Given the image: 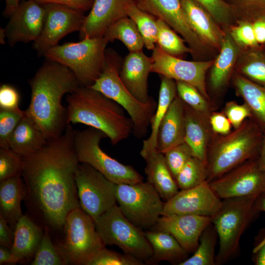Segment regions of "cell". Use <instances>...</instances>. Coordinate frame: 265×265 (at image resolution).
Returning a JSON list of instances; mask_svg holds the SVG:
<instances>
[{
    "label": "cell",
    "mask_w": 265,
    "mask_h": 265,
    "mask_svg": "<svg viewBox=\"0 0 265 265\" xmlns=\"http://www.w3.org/2000/svg\"><path fill=\"white\" fill-rule=\"evenodd\" d=\"M43 4H55L66 6L84 12L90 10L94 0H34Z\"/></svg>",
    "instance_id": "51"
},
{
    "label": "cell",
    "mask_w": 265,
    "mask_h": 265,
    "mask_svg": "<svg viewBox=\"0 0 265 265\" xmlns=\"http://www.w3.org/2000/svg\"><path fill=\"white\" fill-rule=\"evenodd\" d=\"M6 38L5 32L4 28H0V43L1 44H4L5 40Z\"/></svg>",
    "instance_id": "59"
},
{
    "label": "cell",
    "mask_w": 265,
    "mask_h": 265,
    "mask_svg": "<svg viewBox=\"0 0 265 265\" xmlns=\"http://www.w3.org/2000/svg\"><path fill=\"white\" fill-rule=\"evenodd\" d=\"M127 16L136 24L144 41V47L153 50L158 34L157 19L138 8L132 1L127 7Z\"/></svg>",
    "instance_id": "37"
},
{
    "label": "cell",
    "mask_w": 265,
    "mask_h": 265,
    "mask_svg": "<svg viewBox=\"0 0 265 265\" xmlns=\"http://www.w3.org/2000/svg\"><path fill=\"white\" fill-rule=\"evenodd\" d=\"M45 13L44 4L34 0L21 2L4 28L9 46L36 41L43 28Z\"/></svg>",
    "instance_id": "18"
},
{
    "label": "cell",
    "mask_w": 265,
    "mask_h": 265,
    "mask_svg": "<svg viewBox=\"0 0 265 265\" xmlns=\"http://www.w3.org/2000/svg\"><path fill=\"white\" fill-rule=\"evenodd\" d=\"M154 60L143 51L129 53L120 70V79L129 91L138 101L147 103L153 99L148 94V80Z\"/></svg>",
    "instance_id": "21"
},
{
    "label": "cell",
    "mask_w": 265,
    "mask_h": 265,
    "mask_svg": "<svg viewBox=\"0 0 265 265\" xmlns=\"http://www.w3.org/2000/svg\"><path fill=\"white\" fill-rule=\"evenodd\" d=\"M207 164L195 157L186 162L175 178L179 188L186 189L197 186L207 181Z\"/></svg>",
    "instance_id": "38"
},
{
    "label": "cell",
    "mask_w": 265,
    "mask_h": 265,
    "mask_svg": "<svg viewBox=\"0 0 265 265\" xmlns=\"http://www.w3.org/2000/svg\"><path fill=\"white\" fill-rule=\"evenodd\" d=\"M164 155L166 164L175 179L186 162L193 156L190 147L186 142L172 148Z\"/></svg>",
    "instance_id": "46"
},
{
    "label": "cell",
    "mask_w": 265,
    "mask_h": 265,
    "mask_svg": "<svg viewBox=\"0 0 265 265\" xmlns=\"http://www.w3.org/2000/svg\"><path fill=\"white\" fill-rule=\"evenodd\" d=\"M231 37L241 49L259 48L256 38L252 22L247 20H238L228 29Z\"/></svg>",
    "instance_id": "42"
},
{
    "label": "cell",
    "mask_w": 265,
    "mask_h": 265,
    "mask_svg": "<svg viewBox=\"0 0 265 265\" xmlns=\"http://www.w3.org/2000/svg\"><path fill=\"white\" fill-rule=\"evenodd\" d=\"M182 7L190 26L212 51H219L226 30L212 15L194 0H181Z\"/></svg>",
    "instance_id": "22"
},
{
    "label": "cell",
    "mask_w": 265,
    "mask_h": 265,
    "mask_svg": "<svg viewBox=\"0 0 265 265\" xmlns=\"http://www.w3.org/2000/svg\"><path fill=\"white\" fill-rule=\"evenodd\" d=\"M252 258L255 265H265V228L256 238Z\"/></svg>",
    "instance_id": "52"
},
{
    "label": "cell",
    "mask_w": 265,
    "mask_h": 265,
    "mask_svg": "<svg viewBox=\"0 0 265 265\" xmlns=\"http://www.w3.org/2000/svg\"><path fill=\"white\" fill-rule=\"evenodd\" d=\"M185 142V103L177 95L168 108L159 126L157 151L165 154Z\"/></svg>",
    "instance_id": "24"
},
{
    "label": "cell",
    "mask_w": 265,
    "mask_h": 265,
    "mask_svg": "<svg viewBox=\"0 0 265 265\" xmlns=\"http://www.w3.org/2000/svg\"><path fill=\"white\" fill-rule=\"evenodd\" d=\"M75 181L80 207L95 221L117 203V184L89 164L80 163Z\"/></svg>",
    "instance_id": "12"
},
{
    "label": "cell",
    "mask_w": 265,
    "mask_h": 265,
    "mask_svg": "<svg viewBox=\"0 0 265 265\" xmlns=\"http://www.w3.org/2000/svg\"><path fill=\"white\" fill-rule=\"evenodd\" d=\"M5 8L3 12V16L9 17L12 13L17 8L21 2V0H4Z\"/></svg>",
    "instance_id": "56"
},
{
    "label": "cell",
    "mask_w": 265,
    "mask_h": 265,
    "mask_svg": "<svg viewBox=\"0 0 265 265\" xmlns=\"http://www.w3.org/2000/svg\"><path fill=\"white\" fill-rule=\"evenodd\" d=\"M177 95L186 105L195 110L211 114L213 105L194 86L181 81H176Z\"/></svg>",
    "instance_id": "41"
},
{
    "label": "cell",
    "mask_w": 265,
    "mask_h": 265,
    "mask_svg": "<svg viewBox=\"0 0 265 265\" xmlns=\"http://www.w3.org/2000/svg\"><path fill=\"white\" fill-rule=\"evenodd\" d=\"M14 231L12 253L21 260L34 255L43 235L42 229L28 216L23 214Z\"/></svg>",
    "instance_id": "31"
},
{
    "label": "cell",
    "mask_w": 265,
    "mask_h": 265,
    "mask_svg": "<svg viewBox=\"0 0 265 265\" xmlns=\"http://www.w3.org/2000/svg\"><path fill=\"white\" fill-rule=\"evenodd\" d=\"M76 132L69 124L59 137L23 157L26 199L45 223L54 228L63 227L69 212L80 207L75 181L80 164L74 146Z\"/></svg>",
    "instance_id": "1"
},
{
    "label": "cell",
    "mask_w": 265,
    "mask_h": 265,
    "mask_svg": "<svg viewBox=\"0 0 265 265\" xmlns=\"http://www.w3.org/2000/svg\"><path fill=\"white\" fill-rule=\"evenodd\" d=\"M235 10L237 20L253 21L257 17L265 14V0H230Z\"/></svg>",
    "instance_id": "47"
},
{
    "label": "cell",
    "mask_w": 265,
    "mask_h": 265,
    "mask_svg": "<svg viewBox=\"0 0 265 265\" xmlns=\"http://www.w3.org/2000/svg\"><path fill=\"white\" fill-rule=\"evenodd\" d=\"M222 204V199L206 181L194 187L178 191L165 202L162 215L194 214L211 217Z\"/></svg>",
    "instance_id": "17"
},
{
    "label": "cell",
    "mask_w": 265,
    "mask_h": 265,
    "mask_svg": "<svg viewBox=\"0 0 265 265\" xmlns=\"http://www.w3.org/2000/svg\"><path fill=\"white\" fill-rule=\"evenodd\" d=\"M234 71L265 87V52L259 48L241 50Z\"/></svg>",
    "instance_id": "34"
},
{
    "label": "cell",
    "mask_w": 265,
    "mask_h": 265,
    "mask_svg": "<svg viewBox=\"0 0 265 265\" xmlns=\"http://www.w3.org/2000/svg\"><path fill=\"white\" fill-rule=\"evenodd\" d=\"M226 32L219 53L211 68L210 87L214 93L222 91L231 80L235 68L241 51L231 37L228 30Z\"/></svg>",
    "instance_id": "25"
},
{
    "label": "cell",
    "mask_w": 265,
    "mask_h": 265,
    "mask_svg": "<svg viewBox=\"0 0 265 265\" xmlns=\"http://www.w3.org/2000/svg\"><path fill=\"white\" fill-rule=\"evenodd\" d=\"M21 176L18 175L0 182V216L13 230L23 215L21 203L26 196V186Z\"/></svg>",
    "instance_id": "27"
},
{
    "label": "cell",
    "mask_w": 265,
    "mask_h": 265,
    "mask_svg": "<svg viewBox=\"0 0 265 265\" xmlns=\"http://www.w3.org/2000/svg\"><path fill=\"white\" fill-rule=\"evenodd\" d=\"M185 142L194 157L207 164V150L214 134L210 122L211 114L197 111L185 103Z\"/></svg>",
    "instance_id": "23"
},
{
    "label": "cell",
    "mask_w": 265,
    "mask_h": 265,
    "mask_svg": "<svg viewBox=\"0 0 265 265\" xmlns=\"http://www.w3.org/2000/svg\"><path fill=\"white\" fill-rule=\"evenodd\" d=\"M152 57L154 62L151 72L175 81H181L189 84L211 102L207 90L206 75L213 65L214 59L186 60L166 53L158 45L153 50Z\"/></svg>",
    "instance_id": "14"
},
{
    "label": "cell",
    "mask_w": 265,
    "mask_h": 265,
    "mask_svg": "<svg viewBox=\"0 0 265 265\" xmlns=\"http://www.w3.org/2000/svg\"><path fill=\"white\" fill-rule=\"evenodd\" d=\"M46 13L43 28L33 47L43 55L48 49L55 46L67 34L80 31L86 15L84 12L55 4H44Z\"/></svg>",
    "instance_id": "16"
},
{
    "label": "cell",
    "mask_w": 265,
    "mask_h": 265,
    "mask_svg": "<svg viewBox=\"0 0 265 265\" xmlns=\"http://www.w3.org/2000/svg\"><path fill=\"white\" fill-rule=\"evenodd\" d=\"M68 263L60 247L52 242L48 226L45 227L40 243L34 255L32 265H64Z\"/></svg>",
    "instance_id": "39"
},
{
    "label": "cell",
    "mask_w": 265,
    "mask_h": 265,
    "mask_svg": "<svg viewBox=\"0 0 265 265\" xmlns=\"http://www.w3.org/2000/svg\"><path fill=\"white\" fill-rule=\"evenodd\" d=\"M105 245H115L124 253L145 263H151L153 252L144 232L131 223L117 204L95 221Z\"/></svg>",
    "instance_id": "9"
},
{
    "label": "cell",
    "mask_w": 265,
    "mask_h": 265,
    "mask_svg": "<svg viewBox=\"0 0 265 265\" xmlns=\"http://www.w3.org/2000/svg\"><path fill=\"white\" fill-rule=\"evenodd\" d=\"M14 239V231L7 222L0 216V244L11 249Z\"/></svg>",
    "instance_id": "53"
},
{
    "label": "cell",
    "mask_w": 265,
    "mask_h": 265,
    "mask_svg": "<svg viewBox=\"0 0 265 265\" xmlns=\"http://www.w3.org/2000/svg\"><path fill=\"white\" fill-rule=\"evenodd\" d=\"M209 184L221 199L265 195V171L257 158L248 160Z\"/></svg>",
    "instance_id": "13"
},
{
    "label": "cell",
    "mask_w": 265,
    "mask_h": 265,
    "mask_svg": "<svg viewBox=\"0 0 265 265\" xmlns=\"http://www.w3.org/2000/svg\"><path fill=\"white\" fill-rule=\"evenodd\" d=\"M132 0H94L79 31L80 40L103 36L113 24L127 15V7Z\"/></svg>",
    "instance_id": "20"
},
{
    "label": "cell",
    "mask_w": 265,
    "mask_h": 265,
    "mask_svg": "<svg viewBox=\"0 0 265 265\" xmlns=\"http://www.w3.org/2000/svg\"><path fill=\"white\" fill-rule=\"evenodd\" d=\"M21 260L12 253L11 249L0 245V265L4 264H15Z\"/></svg>",
    "instance_id": "55"
},
{
    "label": "cell",
    "mask_w": 265,
    "mask_h": 265,
    "mask_svg": "<svg viewBox=\"0 0 265 265\" xmlns=\"http://www.w3.org/2000/svg\"><path fill=\"white\" fill-rule=\"evenodd\" d=\"M252 23L257 42L259 45L265 43V14L256 18Z\"/></svg>",
    "instance_id": "54"
},
{
    "label": "cell",
    "mask_w": 265,
    "mask_h": 265,
    "mask_svg": "<svg viewBox=\"0 0 265 265\" xmlns=\"http://www.w3.org/2000/svg\"><path fill=\"white\" fill-rule=\"evenodd\" d=\"M23 157L10 148H0V182L22 175Z\"/></svg>",
    "instance_id": "44"
},
{
    "label": "cell",
    "mask_w": 265,
    "mask_h": 265,
    "mask_svg": "<svg viewBox=\"0 0 265 265\" xmlns=\"http://www.w3.org/2000/svg\"><path fill=\"white\" fill-rule=\"evenodd\" d=\"M20 96L13 86L2 84L0 87V109L8 110L20 109L19 105Z\"/></svg>",
    "instance_id": "49"
},
{
    "label": "cell",
    "mask_w": 265,
    "mask_h": 265,
    "mask_svg": "<svg viewBox=\"0 0 265 265\" xmlns=\"http://www.w3.org/2000/svg\"><path fill=\"white\" fill-rule=\"evenodd\" d=\"M210 122L213 132L219 134H226L231 131V123L223 112H212Z\"/></svg>",
    "instance_id": "50"
},
{
    "label": "cell",
    "mask_w": 265,
    "mask_h": 265,
    "mask_svg": "<svg viewBox=\"0 0 265 265\" xmlns=\"http://www.w3.org/2000/svg\"><path fill=\"white\" fill-rule=\"evenodd\" d=\"M28 83L31 99L26 114L48 140L59 137L69 124L67 108L62 100L81 86L78 80L67 67L47 59Z\"/></svg>",
    "instance_id": "2"
},
{
    "label": "cell",
    "mask_w": 265,
    "mask_h": 265,
    "mask_svg": "<svg viewBox=\"0 0 265 265\" xmlns=\"http://www.w3.org/2000/svg\"><path fill=\"white\" fill-rule=\"evenodd\" d=\"M203 7L223 29H228L237 21L232 5L225 0H194Z\"/></svg>",
    "instance_id": "40"
},
{
    "label": "cell",
    "mask_w": 265,
    "mask_h": 265,
    "mask_svg": "<svg viewBox=\"0 0 265 265\" xmlns=\"http://www.w3.org/2000/svg\"><path fill=\"white\" fill-rule=\"evenodd\" d=\"M47 140L41 130L26 112L11 135L8 145L13 151L25 157L42 148Z\"/></svg>",
    "instance_id": "28"
},
{
    "label": "cell",
    "mask_w": 265,
    "mask_h": 265,
    "mask_svg": "<svg viewBox=\"0 0 265 265\" xmlns=\"http://www.w3.org/2000/svg\"><path fill=\"white\" fill-rule=\"evenodd\" d=\"M106 137L102 131L90 127L76 131L74 146L80 163L89 164L116 184L142 182V176L132 166L120 162L101 149L100 142Z\"/></svg>",
    "instance_id": "8"
},
{
    "label": "cell",
    "mask_w": 265,
    "mask_h": 265,
    "mask_svg": "<svg viewBox=\"0 0 265 265\" xmlns=\"http://www.w3.org/2000/svg\"><path fill=\"white\" fill-rule=\"evenodd\" d=\"M68 124L81 123L104 132L112 145L128 138L133 124L116 102L90 87L80 86L66 97Z\"/></svg>",
    "instance_id": "3"
},
{
    "label": "cell",
    "mask_w": 265,
    "mask_h": 265,
    "mask_svg": "<svg viewBox=\"0 0 265 265\" xmlns=\"http://www.w3.org/2000/svg\"><path fill=\"white\" fill-rule=\"evenodd\" d=\"M223 112L234 129L239 127L245 119L252 117L249 107L244 103L239 105L235 101L228 102L226 103Z\"/></svg>",
    "instance_id": "48"
},
{
    "label": "cell",
    "mask_w": 265,
    "mask_h": 265,
    "mask_svg": "<svg viewBox=\"0 0 265 265\" xmlns=\"http://www.w3.org/2000/svg\"><path fill=\"white\" fill-rule=\"evenodd\" d=\"M123 60L113 49H106L103 71L90 87L113 100L127 112L133 124L132 133L138 138L144 136L151 125L157 103L140 102L127 89L119 75Z\"/></svg>",
    "instance_id": "5"
},
{
    "label": "cell",
    "mask_w": 265,
    "mask_h": 265,
    "mask_svg": "<svg viewBox=\"0 0 265 265\" xmlns=\"http://www.w3.org/2000/svg\"><path fill=\"white\" fill-rule=\"evenodd\" d=\"M25 110L0 109V148H9L8 141L18 124L25 115Z\"/></svg>",
    "instance_id": "45"
},
{
    "label": "cell",
    "mask_w": 265,
    "mask_h": 265,
    "mask_svg": "<svg viewBox=\"0 0 265 265\" xmlns=\"http://www.w3.org/2000/svg\"><path fill=\"white\" fill-rule=\"evenodd\" d=\"M103 36L108 43L120 40L129 53L142 51L144 47L143 38L136 24L128 17L113 24L106 29Z\"/></svg>",
    "instance_id": "33"
},
{
    "label": "cell",
    "mask_w": 265,
    "mask_h": 265,
    "mask_svg": "<svg viewBox=\"0 0 265 265\" xmlns=\"http://www.w3.org/2000/svg\"><path fill=\"white\" fill-rule=\"evenodd\" d=\"M141 10L167 24L185 39L195 60H203L211 52L194 32L184 13L181 0H132Z\"/></svg>",
    "instance_id": "15"
},
{
    "label": "cell",
    "mask_w": 265,
    "mask_h": 265,
    "mask_svg": "<svg viewBox=\"0 0 265 265\" xmlns=\"http://www.w3.org/2000/svg\"><path fill=\"white\" fill-rule=\"evenodd\" d=\"M144 233L153 249L151 264L166 261L179 265L186 259L188 252L169 233L157 230Z\"/></svg>",
    "instance_id": "32"
},
{
    "label": "cell",
    "mask_w": 265,
    "mask_h": 265,
    "mask_svg": "<svg viewBox=\"0 0 265 265\" xmlns=\"http://www.w3.org/2000/svg\"><path fill=\"white\" fill-rule=\"evenodd\" d=\"M158 34L156 43L166 53L181 58L186 53L192 55V50L185 44L186 41L180 37L164 21L157 19Z\"/></svg>",
    "instance_id": "36"
},
{
    "label": "cell",
    "mask_w": 265,
    "mask_h": 265,
    "mask_svg": "<svg viewBox=\"0 0 265 265\" xmlns=\"http://www.w3.org/2000/svg\"><path fill=\"white\" fill-rule=\"evenodd\" d=\"M257 160L261 168L265 171V135L263 140Z\"/></svg>",
    "instance_id": "57"
},
{
    "label": "cell",
    "mask_w": 265,
    "mask_h": 265,
    "mask_svg": "<svg viewBox=\"0 0 265 265\" xmlns=\"http://www.w3.org/2000/svg\"><path fill=\"white\" fill-rule=\"evenodd\" d=\"M265 135L251 117L228 134L214 133L207 150V181L210 182L242 163L258 158Z\"/></svg>",
    "instance_id": "4"
},
{
    "label": "cell",
    "mask_w": 265,
    "mask_h": 265,
    "mask_svg": "<svg viewBox=\"0 0 265 265\" xmlns=\"http://www.w3.org/2000/svg\"><path fill=\"white\" fill-rule=\"evenodd\" d=\"M211 223V217L194 214L161 215L154 230L167 232L173 236L187 252L194 251L200 236Z\"/></svg>",
    "instance_id": "19"
},
{
    "label": "cell",
    "mask_w": 265,
    "mask_h": 265,
    "mask_svg": "<svg viewBox=\"0 0 265 265\" xmlns=\"http://www.w3.org/2000/svg\"><path fill=\"white\" fill-rule=\"evenodd\" d=\"M64 240L60 247L68 264L85 265L105 247L93 219L80 207L72 210L63 225Z\"/></svg>",
    "instance_id": "11"
},
{
    "label": "cell",
    "mask_w": 265,
    "mask_h": 265,
    "mask_svg": "<svg viewBox=\"0 0 265 265\" xmlns=\"http://www.w3.org/2000/svg\"><path fill=\"white\" fill-rule=\"evenodd\" d=\"M144 159L146 162L147 182L162 199L168 200L178 192L179 187L166 164L164 154L156 151Z\"/></svg>",
    "instance_id": "26"
},
{
    "label": "cell",
    "mask_w": 265,
    "mask_h": 265,
    "mask_svg": "<svg viewBox=\"0 0 265 265\" xmlns=\"http://www.w3.org/2000/svg\"><path fill=\"white\" fill-rule=\"evenodd\" d=\"M160 78L158 101L151 122V132L149 137L143 141L140 152L143 159L151 153L157 151V135L159 126L170 105L177 96L176 81L162 76H160Z\"/></svg>",
    "instance_id": "30"
},
{
    "label": "cell",
    "mask_w": 265,
    "mask_h": 265,
    "mask_svg": "<svg viewBox=\"0 0 265 265\" xmlns=\"http://www.w3.org/2000/svg\"><path fill=\"white\" fill-rule=\"evenodd\" d=\"M108 43L104 36L86 38L57 45L46 51L43 56L68 68L81 86L90 87L103 71Z\"/></svg>",
    "instance_id": "7"
},
{
    "label": "cell",
    "mask_w": 265,
    "mask_h": 265,
    "mask_svg": "<svg viewBox=\"0 0 265 265\" xmlns=\"http://www.w3.org/2000/svg\"><path fill=\"white\" fill-rule=\"evenodd\" d=\"M256 207L260 212H265V195L259 197L256 201Z\"/></svg>",
    "instance_id": "58"
},
{
    "label": "cell",
    "mask_w": 265,
    "mask_h": 265,
    "mask_svg": "<svg viewBox=\"0 0 265 265\" xmlns=\"http://www.w3.org/2000/svg\"><path fill=\"white\" fill-rule=\"evenodd\" d=\"M231 81L237 95L243 99L251 111V117L265 133V87L235 71Z\"/></svg>",
    "instance_id": "29"
},
{
    "label": "cell",
    "mask_w": 265,
    "mask_h": 265,
    "mask_svg": "<svg viewBox=\"0 0 265 265\" xmlns=\"http://www.w3.org/2000/svg\"><path fill=\"white\" fill-rule=\"evenodd\" d=\"M258 198L222 199L220 208L211 217V223L219 239L215 265L224 264L238 252L242 235L259 212L256 207Z\"/></svg>",
    "instance_id": "6"
},
{
    "label": "cell",
    "mask_w": 265,
    "mask_h": 265,
    "mask_svg": "<svg viewBox=\"0 0 265 265\" xmlns=\"http://www.w3.org/2000/svg\"><path fill=\"white\" fill-rule=\"evenodd\" d=\"M217 235L212 223L202 233L199 244L193 254L180 263L179 265H215V246Z\"/></svg>",
    "instance_id": "35"
},
{
    "label": "cell",
    "mask_w": 265,
    "mask_h": 265,
    "mask_svg": "<svg viewBox=\"0 0 265 265\" xmlns=\"http://www.w3.org/2000/svg\"><path fill=\"white\" fill-rule=\"evenodd\" d=\"M145 263L130 255L122 254L103 247L85 265H143Z\"/></svg>",
    "instance_id": "43"
},
{
    "label": "cell",
    "mask_w": 265,
    "mask_h": 265,
    "mask_svg": "<svg viewBox=\"0 0 265 265\" xmlns=\"http://www.w3.org/2000/svg\"><path fill=\"white\" fill-rule=\"evenodd\" d=\"M116 198L124 215L142 230L153 228L162 214L165 202L147 182L117 184Z\"/></svg>",
    "instance_id": "10"
}]
</instances>
